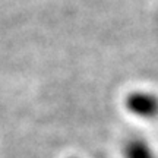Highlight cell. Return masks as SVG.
Returning <instances> with one entry per match:
<instances>
[{"instance_id":"1","label":"cell","mask_w":158,"mask_h":158,"mask_svg":"<svg viewBox=\"0 0 158 158\" xmlns=\"http://www.w3.org/2000/svg\"><path fill=\"white\" fill-rule=\"evenodd\" d=\"M126 108L139 118H155L158 116V97L147 91H135L126 97Z\"/></svg>"},{"instance_id":"2","label":"cell","mask_w":158,"mask_h":158,"mask_svg":"<svg viewBox=\"0 0 158 158\" xmlns=\"http://www.w3.org/2000/svg\"><path fill=\"white\" fill-rule=\"evenodd\" d=\"M124 158H155L149 143L142 138H132L123 147Z\"/></svg>"}]
</instances>
